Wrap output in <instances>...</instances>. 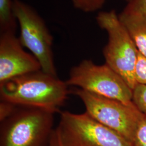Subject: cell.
<instances>
[{
	"label": "cell",
	"mask_w": 146,
	"mask_h": 146,
	"mask_svg": "<svg viewBox=\"0 0 146 146\" xmlns=\"http://www.w3.org/2000/svg\"><path fill=\"white\" fill-rule=\"evenodd\" d=\"M49 146H58V137L56 129L53 133Z\"/></svg>",
	"instance_id": "17"
},
{
	"label": "cell",
	"mask_w": 146,
	"mask_h": 146,
	"mask_svg": "<svg viewBox=\"0 0 146 146\" xmlns=\"http://www.w3.org/2000/svg\"><path fill=\"white\" fill-rule=\"evenodd\" d=\"M60 115L56 129L63 146H134L86 111L75 114L64 111Z\"/></svg>",
	"instance_id": "5"
},
{
	"label": "cell",
	"mask_w": 146,
	"mask_h": 146,
	"mask_svg": "<svg viewBox=\"0 0 146 146\" xmlns=\"http://www.w3.org/2000/svg\"><path fill=\"white\" fill-rule=\"evenodd\" d=\"M55 113L40 108L17 106L0 122V146H49Z\"/></svg>",
	"instance_id": "2"
},
{
	"label": "cell",
	"mask_w": 146,
	"mask_h": 146,
	"mask_svg": "<svg viewBox=\"0 0 146 146\" xmlns=\"http://www.w3.org/2000/svg\"><path fill=\"white\" fill-rule=\"evenodd\" d=\"M75 9L84 13L98 11L104 5L105 0H72Z\"/></svg>",
	"instance_id": "11"
},
{
	"label": "cell",
	"mask_w": 146,
	"mask_h": 146,
	"mask_svg": "<svg viewBox=\"0 0 146 146\" xmlns=\"http://www.w3.org/2000/svg\"><path fill=\"white\" fill-rule=\"evenodd\" d=\"M16 105L11 102L1 101L0 103V122L2 121L13 113L16 107Z\"/></svg>",
	"instance_id": "16"
},
{
	"label": "cell",
	"mask_w": 146,
	"mask_h": 146,
	"mask_svg": "<svg viewBox=\"0 0 146 146\" xmlns=\"http://www.w3.org/2000/svg\"><path fill=\"white\" fill-rule=\"evenodd\" d=\"M133 101L137 108L146 115V85H136L133 90Z\"/></svg>",
	"instance_id": "12"
},
{
	"label": "cell",
	"mask_w": 146,
	"mask_h": 146,
	"mask_svg": "<svg viewBox=\"0 0 146 146\" xmlns=\"http://www.w3.org/2000/svg\"><path fill=\"white\" fill-rule=\"evenodd\" d=\"M96 19L99 26L107 32L108 36L103 49L105 63L133 90L137 84L135 70L139 55L134 42L115 11L100 12Z\"/></svg>",
	"instance_id": "3"
},
{
	"label": "cell",
	"mask_w": 146,
	"mask_h": 146,
	"mask_svg": "<svg viewBox=\"0 0 146 146\" xmlns=\"http://www.w3.org/2000/svg\"><path fill=\"white\" fill-rule=\"evenodd\" d=\"M69 93L66 81L42 70L0 84L1 101L16 106L40 108L55 113L59 112Z\"/></svg>",
	"instance_id": "1"
},
{
	"label": "cell",
	"mask_w": 146,
	"mask_h": 146,
	"mask_svg": "<svg viewBox=\"0 0 146 146\" xmlns=\"http://www.w3.org/2000/svg\"><path fill=\"white\" fill-rule=\"evenodd\" d=\"M123 11L131 14L146 15V0H131Z\"/></svg>",
	"instance_id": "15"
},
{
	"label": "cell",
	"mask_w": 146,
	"mask_h": 146,
	"mask_svg": "<svg viewBox=\"0 0 146 146\" xmlns=\"http://www.w3.org/2000/svg\"><path fill=\"white\" fill-rule=\"evenodd\" d=\"M134 146H146V115L137 127L133 141Z\"/></svg>",
	"instance_id": "14"
},
{
	"label": "cell",
	"mask_w": 146,
	"mask_h": 146,
	"mask_svg": "<svg viewBox=\"0 0 146 146\" xmlns=\"http://www.w3.org/2000/svg\"><path fill=\"white\" fill-rule=\"evenodd\" d=\"M57 133H58V132H57ZM58 146H63L62 143V142H61V141L60 139V138H59L58 135Z\"/></svg>",
	"instance_id": "18"
},
{
	"label": "cell",
	"mask_w": 146,
	"mask_h": 146,
	"mask_svg": "<svg viewBox=\"0 0 146 146\" xmlns=\"http://www.w3.org/2000/svg\"><path fill=\"white\" fill-rule=\"evenodd\" d=\"M23 48L15 33H0V84L41 70L36 58Z\"/></svg>",
	"instance_id": "8"
},
{
	"label": "cell",
	"mask_w": 146,
	"mask_h": 146,
	"mask_svg": "<svg viewBox=\"0 0 146 146\" xmlns=\"http://www.w3.org/2000/svg\"><path fill=\"white\" fill-rule=\"evenodd\" d=\"M135 77L137 84L146 85V58L139 52L136 64Z\"/></svg>",
	"instance_id": "13"
},
{
	"label": "cell",
	"mask_w": 146,
	"mask_h": 146,
	"mask_svg": "<svg viewBox=\"0 0 146 146\" xmlns=\"http://www.w3.org/2000/svg\"><path fill=\"white\" fill-rule=\"evenodd\" d=\"M70 92L82 101L86 111L94 119L133 143L137 127L144 116L135 104H125L75 87Z\"/></svg>",
	"instance_id": "6"
},
{
	"label": "cell",
	"mask_w": 146,
	"mask_h": 146,
	"mask_svg": "<svg viewBox=\"0 0 146 146\" xmlns=\"http://www.w3.org/2000/svg\"><path fill=\"white\" fill-rule=\"evenodd\" d=\"M124 1H125L126 2H130L131 0H124Z\"/></svg>",
	"instance_id": "19"
},
{
	"label": "cell",
	"mask_w": 146,
	"mask_h": 146,
	"mask_svg": "<svg viewBox=\"0 0 146 146\" xmlns=\"http://www.w3.org/2000/svg\"><path fill=\"white\" fill-rule=\"evenodd\" d=\"M13 9L22 45L36 58L42 71L58 76L52 52L53 37L46 22L31 5L21 0H13Z\"/></svg>",
	"instance_id": "7"
},
{
	"label": "cell",
	"mask_w": 146,
	"mask_h": 146,
	"mask_svg": "<svg viewBox=\"0 0 146 146\" xmlns=\"http://www.w3.org/2000/svg\"><path fill=\"white\" fill-rule=\"evenodd\" d=\"M68 86L125 104H134L133 90L107 64L98 65L90 60H84L71 68Z\"/></svg>",
	"instance_id": "4"
},
{
	"label": "cell",
	"mask_w": 146,
	"mask_h": 146,
	"mask_svg": "<svg viewBox=\"0 0 146 146\" xmlns=\"http://www.w3.org/2000/svg\"><path fill=\"white\" fill-rule=\"evenodd\" d=\"M18 23L14 13L13 0H0V33H15Z\"/></svg>",
	"instance_id": "10"
},
{
	"label": "cell",
	"mask_w": 146,
	"mask_h": 146,
	"mask_svg": "<svg viewBox=\"0 0 146 146\" xmlns=\"http://www.w3.org/2000/svg\"><path fill=\"white\" fill-rule=\"evenodd\" d=\"M119 17L131 35L139 52L146 58V15L122 11Z\"/></svg>",
	"instance_id": "9"
}]
</instances>
